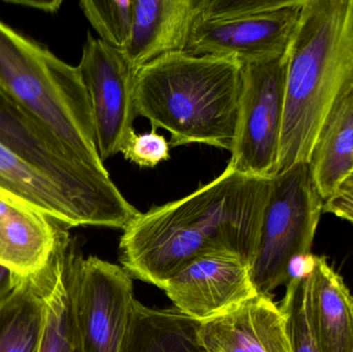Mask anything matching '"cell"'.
<instances>
[{"instance_id":"cell-24","label":"cell","mask_w":353,"mask_h":352,"mask_svg":"<svg viewBox=\"0 0 353 352\" xmlns=\"http://www.w3.org/2000/svg\"><path fill=\"white\" fill-rule=\"evenodd\" d=\"M290 0H197L196 19L221 20L276 10Z\"/></svg>"},{"instance_id":"cell-15","label":"cell","mask_w":353,"mask_h":352,"mask_svg":"<svg viewBox=\"0 0 353 352\" xmlns=\"http://www.w3.org/2000/svg\"><path fill=\"white\" fill-rule=\"evenodd\" d=\"M0 187L68 227H109L105 217L43 169L0 143Z\"/></svg>"},{"instance_id":"cell-9","label":"cell","mask_w":353,"mask_h":352,"mask_svg":"<svg viewBox=\"0 0 353 352\" xmlns=\"http://www.w3.org/2000/svg\"><path fill=\"white\" fill-rule=\"evenodd\" d=\"M305 0L276 10L221 20L195 19L185 52L239 62L243 66L284 57L296 34Z\"/></svg>"},{"instance_id":"cell-4","label":"cell","mask_w":353,"mask_h":352,"mask_svg":"<svg viewBox=\"0 0 353 352\" xmlns=\"http://www.w3.org/2000/svg\"><path fill=\"white\" fill-rule=\"evenodd\" d=\"M0 85L74 157L107 171L99 156L88 94L78 66L0 20Z\"/></svg>"},{"instance_id":"cell-10","label":"cell","mask_w":353,"mask_h":352,"mask_svg":"<svg viewBox=\"0 0 353 352\" xmlns=\"http://www.w3.org/2000/svg\"><path fill=\"white\" fill-rule=\"evenodd\" d=\"M136 298L132 276L97 256L83 258L77 312L85 352H120Z\"/></svg>"},{"instance_id":"cell-18","label":"cell","mask_w":353,"mask_h":352,"mask_svg":"<svg viewBox=\"0 0 353 352\" xmlns=\"http://www.w3.org/2000/svg\"><path fill=\"white\" fill-rule=\"evenodd\" d=\"M308 165L325 200L353 173V89L336 103L325 118Z\"/></svg>"},{"instance_id":"cell-5","label":"cell","mask_w":353,"mask_h":352,"mask_svg":"<svg viewBox=\"0 0 353 352\" xmlns=\"http://www.w3.org/2000/svg\"><path fill=\"white\" fill-rule=\"evenodd\" d=\"M325 200L310 167L301 163L272 178L251 279L259 295L290 282L294 260L312 254Z\"/></svg>"},{"instance_id":"cell-14","label":"cell","mask_w":353,"mask_h":352,"mask_svg":"<svg viewBox=\"0 0 353 352\" xmlns=\"http://www.w3.org/2000/svg\"><path fill=\"white\" fill-rule=\"evenodd\" d=\"M83 256L62 227L50 262L46 316L39 352H85L77 312V285Z\"/></svg>"},{"instance_id":"cell-19","label":"cell","mask_w":353,"mask_h":352,"mask_svg":"<svg viewBox=\"0 0 353 352\" xmlns=\"http://www.w3.org/2000/svg\"><path fill=\"white\" fill-rule=\"evenodd\" d=\"M199 326L175 307L149 308L136 300L120 352H203Z\"/></svg>"},{"instance_id":"cell-6","label":"cell","mask_w":353,"mask_h":352,"mask_svg":"<svg viewBox=\"0 0 353 352\" xmlns=\"http://www.w3.org/2000/svg\"><path fill=\"white\" fill-rule=\"evenodd\" d=\"M0 143L90 205L105 217L110 229H125L138 213L109 172L79 161L32 116L3 96H0Z\"/></svg>"},{"instance_id":"cell-3","label":"cell","mask_w":353,"mask_h":352,"mask_svg":"<svg viewBox=\"0 0 353 352\" xmlns=\"http://www.w3.org/2000/svg\"><path fill=\"white\" fill-rule=\"evenodd\" d=\"M244 66L187 52L168 54L137 72L136 107L171 146L203 144L232 151Z\"/></svg>"},{"instance_id":"cell-12","label":"cell","mask_w":353,"mask_h":352,"mask_svg":"<svg viewBox=\"0 0 353 352\" xmlns=\"http://www.w3.org/2000/svg\"><path fill=\"white\" fill-rule=\"evenodd\" d=\"M203 352H292L285 320L271 296L251 298L232 311L199 322Z\"/></svg>"},{"instance_id":"cell-20","label":"cell","mask_w":353,"mask_h":352,"mask_svg":"<svg viewBox=\"0 0 353 352\" xmlns=\"http://www.w3.org/2000/svg\"><path fill=\"white\" fill-rule=\"evenodd\" d=\"M49 267L25 278L0 304V352H39L45 324Z\"/></svg>"},{"instance_id":"cell-23","label":"cell","mask_w":353,"mask_h":352,"mask_svg":"<svg viewBox=\"0 0 353 352\" xmlns=\"http://www.w3.org/2000/svg\"><path fill=\"white\" fill-rule=\"evenodd\" d=\"M126 161L141 167H155L171 158V144L157 130L144 134L132 132L121 150Z\"/></svg>"},{"instance_id":"cell-16","label":"cell","mask_w":353,"mask_h":352,"mask_svg":"<svg viewBox=\"0 0 353 352\" xmlns=\"http://www.w3.org/2000/svg\"><path fill=\"white\" fill-rule=\"evenodd\" d=\"M197 0H134V20L123 54L137 70L184 52L196 19Z\"/></svg>"},{"instance_id":"cell-21","label":"cell","mask_w":353,"mask_h":352,"mask_svg":"<svg viewBox=\"0 0 353 352\" xmlns=\"http://www.w3.org/2000/svg\"><path fill=\"white\" fill-rule=\"evenodd\" d=\"M80 8L99 39L123 51L132 31L134 0H83Z\"/></svg>"},{"instance_id":"cell-11","label":"cell","mask_w":353,"mask_h":352,"mask_svg":"<svg viewBox=\"0 0 353 352\" xmlns=\"http://www.w3.org/2000/svg\"><path fill=\"white\" fill-rule=\"evenodd\" d=\"M161 289L179 312L197 322L223 315L257 295L250 266L230 254L192 260Z\"/></svg>"},{"instance_id":"cell-27","label":"cell","mask_w":353,"mask_h":352,"mask_svg":"<svg viewBox=\"0 0 353 352\" xmlns=\"http://www.w3.org/2000/svg\"><path fill=\"white\" fill-rule=\"evenodd\" d=\"M0 96L8 97V99H12V97L6 93V91L4 90V88L1 85H0Z\"/></svg>"},{"instance_id":"cell-25","label":"cell","mask_w":353,"mask_h":352,"mask_svg":"<svg viewBox=\"0 0 353 352\" xmlns=\"http://www.w3.org/2000/svg\"><path fill=\"white\" fill-rule=\"evenodd\" d=\"M323 213H331L353 223V173L341 184L337 191L325 200Z\"/></svg>"},{"instance_id":"cell-17","label":"cell","mask_w":353,"mask_h":352,"mask_svg":"<svg viewBox=\"0 0 353 352\" xmlns=\"http://www.w3.org/2000/svg\"><path fill=\"white\" fill-rule=\"evenodd\" d=\"M308 312L319 352H353V296L323 256L309 273Z\"/></svg>"},{"instance_id":"cell-2","label":"cell","mask_w":353,"mask_h":352,"mask_svg":"<svg viewBox=\"0 0 353 352\" xmlns=\"http://www.w3.org/2000/svg\"><path fill=\"white\" fill-rule=\"evenodd\" d=\"M353 89V0H305L286 53L277 175L311 150L334 105Z\"/></svg>"},{"instance_id":"cell-13","label":"cell","mask_w":353,"mask_h":352,"mask_svg":"<svg viewBox=\"0 0 353 352\" xmlns=\"http://www.w3.org/2000/svg\"><path fill=\"white\" fill-rule=\"evenodd\" d=\"M16 194L0 187V265L22 278L39 274L53 258L60 229Z\"/></svg>"},{"instance_id":"cell-7","label":"cell","mask_w":353,"mask_h":352,"mask_svg":"<svg viewBox=\"0 0 353 352\" xmlns=\"http://www.w3.org/2000/svg\"><path fill=\"white\" fill-rule=\"evenodd\" d=\"M286 55L245 65L236 138L228 165L261 178L277 175L285 99Z\"/></svg>"},{"instance_id":"cell-8","label":"cell","mask_w":353,"mask_h":352,"mask_svg":"<svg viewBox=\"0 0 353 352\" xmlns=\"http://www.w3.org/2000/svg\"><path fill=\"white\" fill-rule=\"evenodd\" d=\"M88 94L99 156L105 163L121 152L134 132L136 68L123 52L110 47L90 32L78 65Z\"/></svg>"},{"instance_id":"cell-22","label":"cell","mask_w":353,"mask_h":352,"mask_svg":"<svg viewBox=\"0 0 353 352\" xmlns=\"http://www.w3.org/2000/svg\"><path fill=\"white\" fill-rule=\"evenodd\" d=\"M309 274L292 277L279 305L292 352H319L308 312Z\"/></svg>"},{"instance_id":"cell-1","label":"cell","mask_w":353,"mask_h":352,"mask_svg":"<svg viewBox=\"0 0 353 352\" xmlns=\"http://www.w3.org/2000/svg\"><path fill=\"white\" fill-rule=\"evenodd\" d=\"M271 182L228 165L192 194L140 213L120 240L122 268L161 289L201 256L230 254L251 268Z\"/></svg>"},{"instance_id":"cell-26","label":"cell","mask_w":353,"mask_h":352,"mask_svg":"<svg viewBox=\"0 0 353 352\" xmlns=\"http://www.w3.org/2000/svg\"><path fill=\"white\" fill-rule=\"evenodd\" d=\"M24 279L0 265V304L6 301L22 284Z\"/></svg>"}]
</instances>
